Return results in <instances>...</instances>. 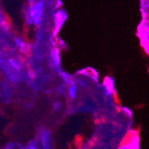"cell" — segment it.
<instances>
[{"label": "cell", "instance_id": "obj_9", "mask_svg": "<svg viewBox=\"0 0 149 149\" xmlns=\"http://www.w3.org/2000/svg\"><path fill=\"white\" fill-rule=\"evenodd\" d=\"M2 99L5 102H8L10 98V90L8 84L6 82H3L2 85Z\"/></svg>", "mask_w": 149, "mask_h": 149}, {"label": "cell", "instance_id": "obj_5", "mask_svg": "<svg viewBox=\"0 0 149 149\" xmlns=\"http://www.w3.org/2000/svg\"><path fill=\"white\" fill-rule=\"evenodd\" d=\"M49 64L52 70L58 72L61 71V58H60L59 49L57 47H53L50 51Z\"/></svg>", "mask_w": 149, "mask_h": 149}, {"label": "cell", "instance_id": "obj_3", "mask_svg": "<svg viewBox=\"0 0 149 149\" xmlns=\"http://www.w3.org/2000/svg\"><path fill=\"white\" fill-rule=\"evenodd\" d=\"M118 149H139V137L137 132L130 131L122 140Z\"/></svg>", "mask_w": 149, "mask_h": 149}, {"label": "cell", "instance_id": "obj_15", "mask_svg": "<svg viewBox=\"0 0 149 149\" xmlns=\"http://www.w3.org/2000/svg\"><path fill=\"white\" fill-rule=\"evenodd\" d=\"M2 149H16V143H14L12 142H8Z\"/></svg>", "mask_w": 149, "mask_h": 149}, {"label": "cell", "instance_id": "obj_10", "mask_svg": "<svg viewBox=\"0 0 149 149\" xmlns=\"http://www.w3.org/2000/svg\"><path fill=\"white\" fill-rule=\"evenodd\" d=\"M39 140L33 139L29 142L26 145H22L19 149H39Z\"/></svg>", "mask_w": 149, "mask_h": 149}, {"label": "cell", "instance_id": "obj_16", "mask_svg": "<svg viewBox=\"0 0 149 149\" xmlns=\"http://www.w3.org/2000/svg\"><path fill=\"white\" fill-rule=\"evenodd\" d=\"M0 25L5 26V27H7V24L5 20V18H4L3 14H2V11L0 9Z\"/></svg>", "mask_w": 149, "mask_h": 149}, {"label": "cell", "instance_id": "obj_2", "mask_svg": "<svg viewBox=\"0 0 149 149\" xmlns=\"http://www.w3.org/2000/svg\"><path fill=\"white\" fill-rule=\"evenodd\" d=\"M142 17V21L138 29V34L140 38L141 44L149 54V17Z\"/></svg>", "mask_w": 149, "mask_h": 149}, {"label": "cell", "instance_id": "obj_14", "mask_svg": "<svg viewBox=\"0 0 149 149\" xmlns=\"http://www.w3.org/2000/svg\"><path fill=\"white\" fill-rule=\"evenodd\" d=\"M63 108V104L61 103L60 101H56L52 104V110L53 112L58 113L60 112Z\"/></svg>", "mask_w": 149, "mask_h": 149}, {"label": "cell", "instance_id": "obj_8", "mask_svg": "<svg viewBox=\"0 0 149 149\" xmlns=\"http://www.w3.org/2000/svg\"><path fill=\"white\" fill-rule=\"evenodd\" d=\"M68 87V95L71 100H74L77 97V84L73 81Z\"/></svg>", "mask_w": 149, "mask_h": 149}, {"label": "cell", "instance_id": "obj_4", "mask_svg": "<svg viewBox=\"0 0 149 149\" xmlns=\"http://www.w3.org/2000/svg\"><path fill=\"white\" fill-rule=\"evenodd\" d=\"M39 139L41 149H52V134L49 130L44 128L40 129Z\"/></svg>", "mask_w": 149, "mask_h": 149}, {"label": "cell", "instance_id": "obj_18", "mask_svg": "<svg viewBox=\"0 0 149 149\" xmlns=\"http://www.w3.org/2000/svg\"><path fill=\"white\" fill-rule=\"evenodd\" d=\"M29 2H30V4H31V3H33V2H34V0H29Z\"/></svg>", "mask_w": 149, "mask_h": 149}, {"label": "cell", "instance_id": "obj_17", "mask_svg": "<svg viewBox=\"0 0 149 149\" xmlns=\"http://www.w3.org/2000/svg\"><path fill=\"white\" fill-rule=\"evenodd\" d=\"M77 149H88L87 146H81L78 148Z\"/></svg>", "mask_w": 149, "mask_h": 149}, {"label": "cell", "instance_id": "obj_13", "mask_svg": "<svg viewBox=\"0 0 149 149\" xmlns=\"http://www.w3.org/2000/svg\"><path fill=\"white\" fill-rule=\"evenodd\" d=\"M8 62L10 67H11L12 69H14V70H17V71H20V64H19L16 60L13 59V58H10V59L8 60Z\"/></svg>", "mask_w": 149, "mask_h": 149}, {"label": "cell", "instance_id": "obj_12", "mask_svg": "<svg viewBox=\"0 0 149 149\" xmlns=\"http://www.w3.org/2000/svg\"><path fill=\"white\" fill-rule=\"evenodd\" d=\"M58 74H60V76L61 77V78H62V80H63V84H65L66 86H69V85L73 81L72 77L70 76V74H68V73L61 70V71L58 72Z\"/></svg>", "mask_w": 149, "mask_h": 149}, {"label": "cell", "instance_id": "obj_7", "mask_svg": "<svg viewBox=\"0 0 149 149\" xmlns=\"http://www.w3.org/2000/svg\"><path fill=\"white\" fill-rule=\"evenodd\" d=\"M14 42H15V46H17V49L21 52L23 53V54H27L29 52V47L27 46L26 42L22 40V38H20V37H16L15 40H14Z\"/></svg>", "mask_w": 149, "mask_h": 149}, {"label": "cell", "instance_id": "obj_1", "mask_svg": "<svg viewBox=\"0 0 149 149\" xmlns=\"http://www.w3.org/2000/svg\"><path fill=\"white\" fill-rule=\"evenodd\" d=\"M43 10H44V1L39 0L35 3L30 4L27 10L28 15L31 20L34 22L35 26H40L42 23L43 18Z\"/></svg>", "mask_w": 149, "mask_h": 149}, {"label": "cell", "instance_id": "obj_11", "mask_svg": "<svg viewBox=\"0 0 149 149\" xmlns=\"http://www.w3.org/2000/svg\"><path fill=\"white\" fill-rule=\"evenodd\" d=\"M80 72L83 73L84 74L86 75L90 78L94 80L95 81H97V80H98V74H97V72L94 70H92V69L88 68V69H85V70H82Z\"/></svg>", "mask_w": 149, "mask_h": 149}, {"label": "cell", "instance_id": "obj_6", "mask_svg": "<svg viewBox=\"0 0 149 149\" xmlns=\"http://www.w3.org/2000/svg\"><path fill=\"white\" fill-rule=\"evenodd\" d=\"M67 16L63 10H58L54 14V34L58 33V31L63 26L65 19H66Z\"/></svg>", "mask_w": 149, "mask_h": 149}]
</instances>
